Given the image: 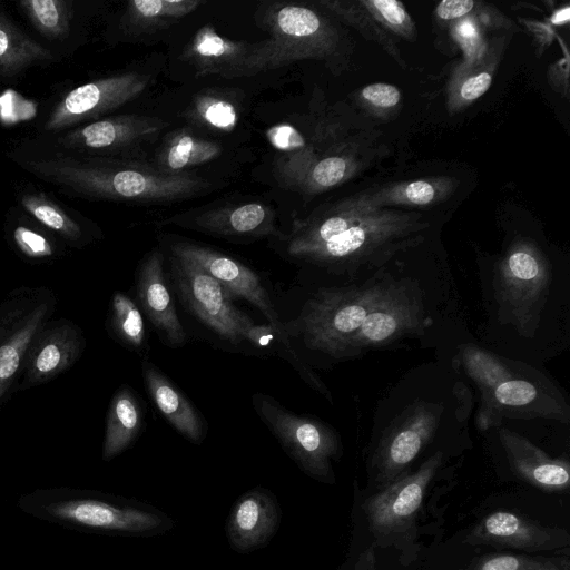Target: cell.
<instances>
[{
  "label": "cell",
  "mask_w": 570,
  "mask_h": 570,
  "mask_svg": "<svg viewBox=\"0 0 570 570\" xmlns=\"http://www.w3.org/2000/svg\"><path fill=\"white\" fill-rule=\"evenodd\" d=\"M37 177L96 199L166 203L190 198L210 183L193 173L167 175L150 165L109 157H53L27 161Z\"/></svg>",
  "instance_id": "1"
},
{
  "label": "cell",
  "mask_w": 570,
  "mask_h": 570,
  "mask_svg": "<svg viewBox=\"0 0 570 570\" xmlns=\"http://www.w3.org/2000/svg\"><path fill=\"white\" fill-rule=\"evenodd\" d=\"M426 227L417 213L367 206L363 215L344 230L295 252L286 259L332 274L353 276L376 268L397 252L421 243Z\"/></svg>",
  "instance_id": "2"
},
{
  "label": "cell",
  "mask_w": 570,
  "mask_h": 570,
  "mask_svg": "<svg viewBox=\"0 0 570 570\" xmlns=\"http://www.w3.org/2000/svg\"><path fill=\"white\" fill-rule=\"evenodd\" d=\"M392 281H374L361 286L320 288L309 297L296 320L285 324L288 336L333 360H343L350 340L370 312L389 292Z\"/></svg>",
  "instance_id": "3"
},
{
  "label": "cell",
  "mask_w": 570,
  "mask_h": 570,
  "mask_svg": "<svg viewBox=\"0 0 570 570\" xmlns=\"http://www.w3.org/2000/svg\"><path fill=\"white\" fill-rule=\"evenodd\" d=\"M269 37L257 41L238 77L254 76L303 59H326L337 45L331 23L308 7L275 3L264 16Z\"/></svg>",
  "instance_id": "4"
},
{
  "label": "cell",
  "mask_w": 570,
  "mask_h": 570,
  "mask_svg": "<svg viewBox=\"0 0 570 570\" xmlns=\"http://www.w3.org/2000/svg\"><path fill=\"white\" fill-rule=\"evenodd\" d=\"M168 254V283L185 309L223 342L256 351L259 325L234 305L228 291L195 262Z\"/></svg>",
  "instance_id": "5"
},
{
  "label": "cell",
  "mask_w": 570,
  "mask_h": 570,
  "mask_svg": "<svg viewBox=\"0 0 570 570\" xmlns=\"http://www.w3.org/2000/svg\"><path fill=\"white\" fill-rule=\"evenodd\" d=\"M57 303L47 286H19L0 302V409L17 392L30 344Z\"/></svg>",
  "instance_id": "6"
},
{
  "label": "cell",
  "mask_w": 570,
  "mask_h": 570,
  "mask_svg": "<svg viewBox=\"0 0 570 570\" xmlns=\"http://www.w3.org/2000/svg\"><path fill=\"white\" fill-rule=\"evenodd\" d=\"M252 403L262 423L302 470L321 480L332 476V460L337 458L341 442L331 425L299 415L265 393L253 394Z\"/></svg>",
  "instance_id": "7"
},
{
  "label": "cell",
  "mask_w": 570,
  "mask_h": 570,
  "mask_svg": "<svg viewBox=\"0 0 570 570\" xmlns=\"http://www.w3.org/2000/svg\"><path fill=\"white\" fill-rule=\"evenodd\" d=\"M549 285L548 264L531 245L513 246L500 263L497 297L520 333H528L538 324Z\"/></svg>",
  "instance_id": "8"
},
{
  "label": "cell",
  "mask_w": 570,
  "mask_h": 570,
  "mask_svg": "<svg viewBox=\"0 0 570 570\" xmlns=\"http://www.w3.org/2000/svg\"><path fill=\"white\" fill-rule=\"evenodd\" d=\"M426 324L419 292L404 282L393 281L386 295L347 343L343 360L395 343L404 336L420 334Z\"/></svg>",
  "instance_id": "9"
},
{
  "label": "cell",
  "mask_w": 570,
  "mask_h": 570,
  "mask_svg": "<svg viewBox=\"0 0 570 570\" xmlns=\"http://www.w3.org/2000/svg\"><path fill=\"white\" fill-rule=\"evenodd\" d=\"M149 82L147 75L124 72L79 86L55 106L45 129L57 131L88 120H98L102 115L137 98Z\"/></svg>",
  "instance_id": "10"
},
{
  "label": "cell",
  "mask_w": 570,
  "mask_h": 570,
  "mask_svg": "<svg viewBox=\"0 0 570 570\" xmlns=\"http://www.w3.org/2000/svg\"><path fill=\"white\" fill-rule=\"evenodd\" d=\"M441 417V407L415 402L397 419L380 441L373 465L375 480L386 487L404 471L432 439Z\"/></svg>",
  "instance_id": "11"
},
{
  "label": "cell",
  "mask_w": 570,
  "mask_h": 570,
  "mask_svg": "<svg viewBox=\"0 0 570 570\" xmlns=\"http://www.w3.org/2000/svg\"><path fill=\"white\" fill-rule=\"evenodd\" d=\"M168 253L195 262L218 281L233 299H244L257 308L268 322L278 328L283 325L275 304L262 277L239 261L208 246L185 239L167 243Z\"/></svg>",
  "instance_id": "12"
},
{
  "label": "cell",
  "mask_w": 570,
  "mask_h": 570,
  "mask_svg": "<svg viewBox=\"0 0 570 570\" xmlns=\"http://www.w3.org/2000/svg\"><path fill=\"white\" fill-rule=\"evenodd\" d=\"M87 346L82 328L73 321L49 320L30 344L17 392L46 384L70 370Z\"/></svg>",
  "instance_id": "13"
},
{
  "label": "cell",
  "mask_w": 570,
  "mask_h": 570,
  "mask_svg": "<svg viewBox=\"0 0 570 570\" xmlns=\"http://www.w3.org/2000/svg\"><path fill=\"white\" fill-rule=\"evenodd\" d=\"M167 122L157 117L120 115L76 127L59 137L66 149L104 156L126 155L157 139Z\"/></svg>",
  "instance_id": "14"
},
{
  "label": "cell",
  "mask_w": 570,
  "mask_h": 570,
  "mask_svg": "<svg viewBox=\"0 0 570 570\" xmlns=\"http://www.w3.org/2000/svg\"><path fill=\"white\" fill-rule=\"evenodd\" d=\"M135 291L136 303L160 342L170 348L185 346L188 336L176 311L175 295L165 271V254L159 247L146 253L139 262Z\"/></svg>",
  "instance_id": "15"
},
{
  "label": "cell",
  "mask_w": 570,
  "mask_h": 570,
  "mask_svg": "<svg viewBox=\"0 0 570 570\" xmlns=\"http://www.w3.org/2000/svg\"><path fill=\"white\" fill-rule=\"evenodd\" d=\"M441 460L442 453H434L415 473L403 475L370 498L365 511L374 531H401L412 522Z\"/></svg>",
  "instance_id": "16"
},
{
  "label": "cell",
  "mask_w": 570,
  "mask_h": 570,
  "mask_svg": "<svg viewBox=\"0 0 570 570\" xmlns=\"http://www.w3.org/2000/svg\"><path fill=\"white\" fill-rule=\"evenodd\" d=\"M466 540L474 544L535 552L567 547L569 534L564 529L546 527L512 512L497 511L482 519Z\"/></svg>",
  "instance_id": "17"
},
{
  "label": "cell",
  "mask_w": 570,
  "mask_h": 570,
  "mask_svg": "<svg viewBox=\"0 0 570 570\" xmlns=\"http://www.w3.org/2000/svg\"><path fill=\"white\" fill-rule=\"evenodd\" d=\"M181 226L226 239H257L266 236L282 237L275 224L274 210L265 204L249 202L203 210L190 219L178 222Z\"/></svg>",
  "instance_id": "18"
},
{
  "label": "cell",
  "mask_w": 570,
  "mask_h": 570,
  "mask_svg": "<svg viewBox=\"0 0 570 570\" xmlns=\"http://www.w3.org/2000/svg\"><path fill=\"white\" fill-rule=\"evenodd\" d=\"M563 407L531 381L511 375L493 390L488 406L478 414V426L487 430L503 416H543L568 421Z\"/></svg>",
  "instance_id": "19"
},
{
  "label": "cell",
  "mask_w": 570,
  "mask_h": 570,
  "mask_svg": "<svg viewBox=\"0 0 570 570\" xmlns=\"http://www.w3.org/2000/svg\"><path fill=\"white\" fill-rule=\"evenodd\" d=\"M46 510L57 519L102 530L148 532L163 524L155 513L94 499L58 501L47 505Z\"/></svg>",
  "instance_id": "20"
},
{
  "label": "cell",
  "mask_w": 570,
  "mask_h": 570,
  "mask_svg": "<svg viewBox=\"0 0 570 570\" xmlns=\"http://www.w3.org/2000/svg\"><path fill=\"white\" fill-rule=\"evenodd\" d=\"M256 49L257 42L224 38L205 24L185 47L181 59L194 68L196 77L218 75L233 79Z\"/></svg>",
  "instance_id": "21"
},
{
  "label": "cell",
  "mask_w": 570,
  "mask_h": 570,
  "mask_svg": "<svg viewBox=\"0 0 570 570\" xmlns=\"http://www.w3.org/2000/svg\"><path fill=\"white\" fill-rule=\"evenodd\" d=\"M141 374L146 391L168 423L188 441L202 443L207 432L202 412L148 357L141 361Z\"/></svg>",
  "instance_id": "22"
},
{
  "label": "cell",
  "mask_w": 570,
  "mask_h": 570,
  "mask_svg": "<svg viewBox=\"0 0 570 570\" xmlns=\"http://www.w3.org/2000/svg\"><path fill=\"white\" fill-rule=\"evenodd\" d=\"M499 438L514 472L532 485L550 492L569 488V464L552 459L522 435L500 429Z\"/></svg>",
  "instance_id": "23"
},
{
  "label": "cell",
  "mask_w": 570,
  "mask_h": 570,
  "mask_svg": "<svg viewBox=\"0 0 570 570\" xmlns=\"http://www.w3.org/2000/svg\"><path fill=\"white\" fill-rule=\"evenodd\" d=\"M144 425L145 410L139 395L131 386L122 384L108 406L102 459L111 460L128 449L140 435Z\"/></svg>",
  "instance_id": "24"
},
{
  "label": "cell",
  "mask_w": 570,
  "mask_h": 570,
  "mask_svg": "<svg viewBox=\"0 0 570 570\" xmlns=\"http://www.w3.org/2000/svg\"><path fill=\"white\" fill-rule=\"evenodd\" d=\"M277 510L273 500L263 492L245 494L234 507L227 523L232 544L240 550L263 543L274 531Z\"/></svg>",
  "instance_id": "25"
},
{
  "label": "cell",
  "mask_w": 570,
  "mask_h": 570,
  "mask_svg": "<svg viewBox=\"0 0 570 570\" xmlns=\"http://www.w3.org/2000/svg\"><path fill=\"white\" fill-rule=\"evenodd\" d=\"M222 146L216 141L196 136L190 129L169 132L159 147L155 168L167 175H179L216 159Z\"/></svg>",
  "instance_id": "26"
},
{
  "label": "cell",
  "mask_w": 570,
  "mask_h": 570,
  "mask_svg": "<svg viewBox=\"0 0 570 570\" xmlns=\"http://www.w3.org/2000/svg\"><path fill=\"white\" fill-rule=\"evenodd\" d=\"M203 3L199 0H134L126 6L122 23L132 35L154 33L175 24Z\"/></svg>",
  "instance_id": "27"
},
{
  "label": "cell",
  "mask_w": 570,
  "mask_h": 570,
  "mask_svg": "<svg viewBox=\"0 0 570 570\" xmlns=\"http://www.w3.org/2000/svg\"><path fill=\"white\" fill-rule=\"evenodd\" d=\"M452 189L453 181L441 177L391 184L356 196L363 204L373 208L389 205L425 206L444 198Z\"/></svg>",
  "instance_id": "28"
},
{
  "label": "cell",
  "mask_w": 570,
  "mask_h": 570,
  "mask_svg": "<svg viewBox=\"0 0 570 570\" xmlns=\"http://www.w3.org/2000/svg\"><path fill=\"white\" fill-rule=\"evenodd\" d=\"M109 335L141 358L148 357L149 342L144 315L128 294L116 291L110 299L106 321Z\"/></svg>",
  "instance_id": "29"
},
{
  "label": "cell",
  "mask_w": 570,
  "mask_h": 570,
  "mask_svg": "<svg viewBox=\"0 0 570 570\" xmlns=\"http://www.w3.org/2000/svg\"><path fill=\"white\" fill-rule=\"evenodd\" d=\"M52 53L0 12V75L11 77L52 60Z\"/></svg>",
  "instance_id": "30"
},
{
  "label": "cell",
  "mask_w": 570,
  "mask_h": 570,
  "mask_svg": "<svg viewBox=\"0 0 570 570\" xmlns=\"http://www.w3.org/2000/svg\"><path fill=\"white\" fill-rule=\"evenodd\" d=\"M20 202L36 220L57 234L68 245L79 248L90 242L85 228L47 195L24 194Z\"/></svg>",
  "instance_id": "31"
},
{
  "label": "cell",
  "mask_w": 570,
  "mask_h": 570,
  "mask_svg": "<svg viewBox=\"0 0 570 570\" xmlns=\"http://www.w3.org/2000/svg\"><path fill=\"white\" fill-rule=\"evenodd\" d=\"M257 346L258 352H263V355L269 352L286 361L311 389L322 394L330 403H333L332 393L325 383L293 347L284 323L278 328H274L268 324L263 325Z\"/></svg>",
  "instance_id": "32"
},
{
  "label": "cell",
  "mask_w": 570,
  "mask_h": 570,
  "mask_svg": "<svg viewBox=\"0 0 570 570\" xmlns=\"http://www.w3.org/2000/svg\"><path fill=\"white\" fill-rule=\"evenodd\" d=\"M460 354L465 372L481 392L482 411L488 406L495 386L513 373L503 361L478 347L463 346Z\"/></svg>",
  "instance_id": "33"
},
{
  "label": "cell",
  "mask_w": 570,
  "mask_h": 570,
  "mask_svg": "<svg viewBox=\"0 0 570 570\" xmlns=\"http://www.w3.org/2000/svg\"><path fill=\"white\" fill-rule=\"evenodd\" d=\"M187 117L194 124L222 132L232 131L238 121L236 106L215 91L196 95L187 109Z\"/></svg>",
  "instance_id": "34"
},
{
  "label": "cell",
  "mask_w": 570,
  "mask_h": 570,
  "mask_svg": "<svg viewBox=\"0 0 570 570\" xmlns=\"http://www.w3.org/2000/svg\"><path fill=\"white\" fill-rule=\"evenodd\" d=\"M19 7L33 27L49 39H61L70 29L72 7L65 0H24Z\"/></svg>",
  "instance_id": "35"
},
{
  "label": "cell",
  "mask_w": 570,
  "mask_h": 570,
  "mask_svg": "<svg viewBox=\"0 0 570 570\" xmlns=\"http://www.w3.org/2000/svg\"><path fill=\"white\" fill-rule=\"evenodd\" d=\"M354 170L353 159L344 154L332 153L313 164L299 178L293 190L312 195L337 186Z\"/></svg>",
  "instance_id": "36"
},
{
  "label": "cell",
  "mask_w": 570,
  "mask_h": 570,
  "mask_svg": "<svg viewBox=\"0 0 570 570\" xmlns=\"http://www.w3.org/2000/svg\"><path fill=\"white\" fill-rule=\"evenodd\" d=\"M10 242L24 261L35 264L52 262L62 254L58 242L49 233L31 225L14 226Z\"/></svg>",
  "instance_id": "37"
},
{
  "label": "cell",
  "mask_w": 570,
  "mask_h": 570,
  "mask_svg": "<svg viewBox=\"0 0 570 570\" xmlns=\"http://www.w3.org/2000/svg\"><path fill=\"white\" fill-rule=\"evenodd\" d=\"M468 570H570L568 559L512 553L489 554Z\"/></svg>",
  "instance_id": "38"
},
{
  "label": "cell",
  "mask_w": 570,
  "mask_h": 570,
  "mask_svg": "<svg viewBox=\"0 0 570 570\" xmlns=\"http://www.w3.org/2000/svg\"><path fill=\"white\" fill-rule=\"evenodd\" d=\"M375 20L406 39L415 36L414 23L402 2L397 0L358 1Z\"/></svg>",
  "instance_id": "39"
},
{
  "label": "cell",
  "mask_w": 570,
  "mask_h": 570,
  "mask_svg": "<svg viewBox=\"0 0 570 570\" xmlns=\"http://www.w3.org/2000/svg\"><path fill=\"white\" fill-rule=\"evenodd\" d=\"M320 6L324 7L326 10L331 11L335 16L340 17V19L355 26V28H360L361 31H365V35L373 36V39H375L379 43H381L384 49L393 56V58L399 62L403 63V59L400 57L399 50L394 46V42L390 39L384 38L383 36L372 31L368 27L371 26L370 21L366 19L361 21L351 7L348 6V2L345 1H330V0H323L318 2Z\"/></svg>",
  "instance_id": "40"
},
{
  "label": "cell",
  "mask_w": 570,
  "mask_h": 570,
  "mask_svg": "<svg viewBox=\"0 0 570 570\" xmlns=\"http://www.w3.org/2000/svg\"><path fill=\"white\" fill-rule=\"evenodd\" d=\"M362 97L380 108H391L401 100L397 87L384 82L371 83L362 89Z\"/></svg>",
  "instance_id": "41"
},
{
  "label": "cell",
  "mask_w": 570,
  "mask_h": 570,
  "mask_svg": "<svg viewBox=\"0 0 570 570\" xmlns=\"http://www.w3.org/2000/svg\"><path fill=\"white\" fill-rule=\"evenodd\" d=\"M492 77L489 72H480L466 79L460 88V95L465 100H475L491 86Z\"/></svg>",
  "instance_id": "42"
},
{
  "label": "cell",
  "mask_w": 570,
  "mask_h": 570,
  "mask_svg": "<svg viewBox=\"0 0 570 570\" xmlns=\"http://www.w3.org/2000/svg\"><path fill=\"white\" fill-rule=\"evenodd\" d=\"M473 0H443L436 6V14L442 20H452L464 17L473 8Z\"/></svg>",
  "instance_id": "43"
},
{
  "label": "cell",
  "mask_w": 570,
  "mask_h": 570,
  "mask_svg": "<svg viewBox=\"0 0 570 570\" xmlns=\"http://www.w3.org/2000/svg\"><path fill=\"white\" fill-rule=\"evenodd\" d=\"M569 18H570V9H569V7H564V8L560 9V10H558L551 17V22L553 24L560 26V24L568 23Z\"/></svg>",
  "instance_id": "44"
}]
</instances>
